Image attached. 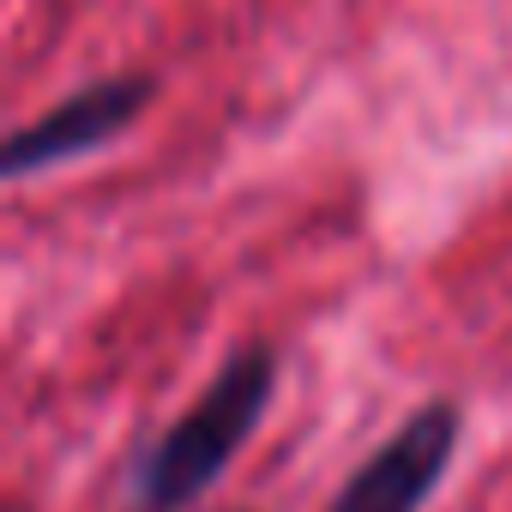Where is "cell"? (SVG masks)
<instances>
[{
	"mask_svg": "<svg viewBox=\"0 0 512 512\" xmlns=\"http://www.w3.org/2000/svg\"><path fill=\"white\" fill-rule=\"evenodd\" d=\"M7 512H31V506H25V500H13V506H7Z\"/></svg>",
	"mask_w": 512,
	"mask_h": 512,
	"instance_id": "277c9868",
	"label": "cell"
},
{
	"mask_svg": "<svg viewBox=\"0 0 512 512\" xmlns=\"http://www.w3.org/2000/svg\"><path fill=\"white\" fill-rule=\"evenodd\" d=\"M278 398V350L241 344L211 374V386L145 446L133 470L127 512H187L241 452V440L260 428V416Z\"/></svg>",
	"mask_w": 512,
	"mask_h": 512,
	"instance_id": "6da1fadb",
	"label": "cell"
},
{
	"mask_svg": "<svg viewBox=\"0 0 512 512\" xmlns=\"http://www.w3.org/2000/svg\"><path fill=\"white\" fill-rule=\"evenodd\" d=\"M151 103H157V73H145V67L91 79L67 103H55V109L31 115L25 127H13L7 151H0V175H7V181H31L43 169H61L73 157H91V151L115 145Z\"/></svg>",
	"mask_w": 512,
	"mask_h": 512,
	"instance_id": "7a4b0ae2",
	"label": "cell"
},
{
	"mask_svg": "<svg viewBox=\"0 0 512 512\" xmlns=\"http://www.w3.org/2000/svg\"><path fill=\"white\" fill-rule=\"evenodd\" d=\"M464 440V410L452 398L416 404L332 494L326 512H422V500L446 482Z\"/></svg>",
	"mask_w": 512,
	"mask_h": 512,
	"instance_id": "3957f363",
	"label": "cell"
}]
</instances>
